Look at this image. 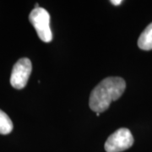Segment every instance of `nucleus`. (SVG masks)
<instances>
[{
    "label": "nucleus",
    "instance_id": "obj_1",
    "mask_svg": "<svg viewBox=\"0 0 152 152\" xmlns=\"http://www.w3.org/2000/svg\"><path fill=\"white\" fill-rule=\"evenodd\" d=\"M126 83L120 77H108L100 82L93 89L90 96L89 105L93 112L103 113L114 101L124 94Z\"/></svg>",
    "mask_w": 152,
    "mask_h": 152
},
{
    "label": "nucleus",
    "instance_id": "obj_2",
    "mask_svg": "<svg viewBox=\"0 0 152 152\" xmlns=\"http://www.w3.org/2000/svg\"><path fill=\"white\" fill-rule=\"evenodd\" d=\"M29 20L42 42H50L53 40V33L50 28V15L45 9L41 7L34 9L29 15Z\"/></svg>",
    "mask_w": 152,
    "mask_h": 152
},
{
    "label": "nucleus",
    "instance_id": "obj_3",
    "mask_svg": "<svg viewBox=\"0 0 152 152\" xmlns=\"http://www.w3.org/2000/svg\"><path fill=\"white\" fill-rule=\"evenodd\" d=\"M134 137L128 129L122 128L109 136L105 143L107 152H122L129 149L134 144Z\"/></svg>",
    "mask_w": 152,
    "mask_h": 152
},
{
    "label": "nucleus",
    "instance_id": "obj_4",
    "mask_svg": "<svg viewBox=\"0 0 152 152\" xmlns=\"http://www.w3.org/2000/svg\"><path fill=\"white\" fill-rule=\"evenodd\" d=\"M32 64L27 58L18 60L13 67L10 76V84L17 90H21L26 87L29 77L31 74Z\"/></svg>",
    "mask_w": 152,
    "mask_h": 152
},
{
    "label": "nucleus",
    "instance_id": "obj_5",
    "mask_svg": "<svg viewBox=\"0 0 152 152\" xmlns=\"http://www.w3.org/2000/svg\"><path fill=\"white\" fill-rule=\"evenodd\" d=\"M138 46L144 51L152 50V23L145 29V31L140 36Z\"/></svg>",
    "mask_w": 152,
    "mask_h": 152
},
{
    "label": "nucleus",
    "instance_id": "obj_6",
    "mask_svg": "<svg viewBox=\"0 0 152 152\" xmlns=\"http://www.w3.org/2000/svg\"><path fill=\"white\" fill-rule=\"evenodd\" d=\"M13 130V123L7 114L0 110V134H9Z\"/></svg>",
    "mask_w": 152,
    "mask_h": 152
},
{
    "label": "nucleus",
    "instance_id": "obj_7",
    "mask_svg": "<svg viewBox=\"0 0 152 152\" xmlns=\"http://www.w3.org/2000/svg\"><path fill=\"white\" fill-rule=\"evenodd\" d=\"M111 3H112L113 5L118 6L123 3V1H122V0H112V1H111Z\"/></svg>",
    "mask_w": 152,
    "mask_h": 152
},
{
    "label": "nucleus",
    "instance_id": "obj_8",
    "mask_svg": "<svg viewBox=\"0 0 152 152\" xmlns=\"http://www.w3.org/2000/svg\"><path fill=\"white\" fill-rule=\"evenodd\" d=\"M96 116H99V115H100V113H96Z\"/></svg>",
    "mask_w": 152,
    "mask_h": 152
}]
</instances>
